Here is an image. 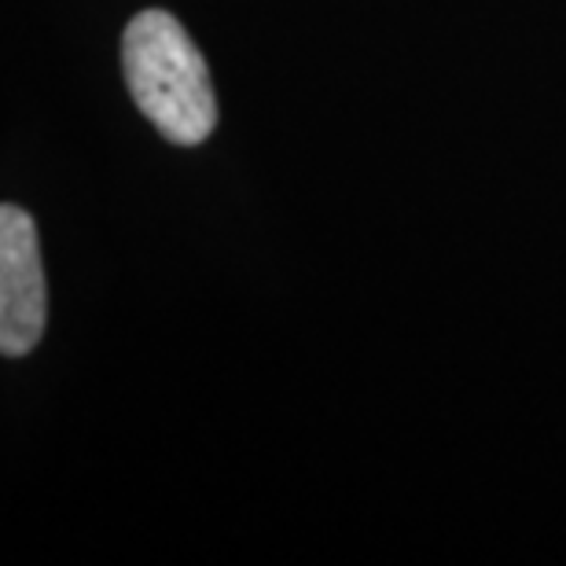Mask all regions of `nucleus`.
<instances>
[{
	"label": "nucleus",
	"instance_id": "nucleus-1",
	"mask_svg": "<svg viewBox=\"0 0 566 566\" xmlns=\"http://www.w3.org/2000/svg\"><path fill=\"white\" fill-rule=\"evenodd\" d=\"M129 96L169 144L196 147L218 126L207 60L169 11H140L122 38Z\"/></svg>",
	"mask_w": 566,
	"mask_h": 566
},
{
	"label": "nucleus",
	"instance_id": "nucleus-2",
	"mask_svg": "<svg viewBox=\"0 0 566 566\" xmlns=\"http://www.w3.org/2000/svg\"><path fill=\"white\" fill-rule=\"evenodd\" d=\"M49 324L38 229L15 202L0 207V354L27 357Z\"/></svg>",
	"mask_w": 566,
	"mask_h": 566
}]
</instances>
